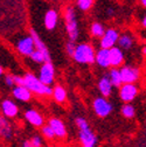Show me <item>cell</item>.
<instances>
[{
    "instance_id": "4dcf8cb0",
    "label": "cell",
    "mask_w": 146,
    "mask_h": 147,
    "mask_svg": "<svg viewBox=\"0 0 146 147\" xmlns=\"http://www.w3.org/2000/svg\"><path fill=\"white\" fill-rule=\"evenodd\" d=\"M5 84L8 86V88H13L15 86V78H14V75H11V74H6L5 75Z\"/></svg>"
},
{
    "instance_id": "8992f818",
    "label": "cell",
    "mask_w": 146,
    "mask_h": 147,
    "mask_svg": "<svg viewBox=\"0 0 146 147\" xmlns=\"http://www.w3.org/2000/svg\"><path fill=\"white\" fill-rule=\"evenodd\" d=\"M35 49H36L35 41H34V38H33L30 34L24 36L22 39H20L19 41L16 42V50L19 51L22 55V56L29 57L30 55L34 53Z\"/></svg>"
},
{
    "instance_id": "d6a6232c",
    "label": "cell",
    "mask_w": 146,
    "mask_h": 147,
    "mask_svg": "<svg viewBox=\"0 0 146 147\" xmlns=\"http://www.w3.org/2000/svg\"><path fill=\"white\" fill-rule=\"evenodd\" d=\"M141 24H143V27H144V28H146V14H145V16H144V19H143Z\"/></svg>"
},
{
    "instance_id": "9a60e30c",
    "label": "cell",
    "mask_w": 146,
    "mask_h": 147,
    "mask_svg": "<svg viewBox=\"0 0 146 147\" xmlns=\"http://www.w3.org/2000/svg\"><path fill=\"white\" fill-rule=\"evenodd\" d=\"M59 22V13L55 9H48L43 16V25L48 30H54Z\"/></svg>"
},
{
    "instance_id": "30bf717a",
    "label": "cell",
    "mask_w": 146,
    "mask_h": 147,
    "mask_svg": "<svg viewBox=\"0 0 146 147\" xmlns=\"http://www.w3.org/2000/svg\"><path fill=\"white\" fill-rule=\"evenodd\" d=\"M78 140L84 147H95L98 144V139L90 127L78 130Z\"/></svg>"
},
{
    "instance_id": "7a4b0ae2",
    "label": "cell",
    "mask_w": 146,
    "mask_h": 147,
    "mask_svg": "<svg viewBox=\"0 0 146 147\" xmlns=\"http://www.w3.org/2000/svg\"><path fill=\"white\" fill-rule=\"evenodd\" d=\"M72 59L80 64H93L96 62V51L89 43H78Z\"/></svg>"
},
{
    "instance_id": "44dd1931",
    "label": "cell",
    "mask_w": 146,
    "mask_h": 147,
    "mask_svg": "<svg viewBox=\"0 0 146 147\" xmlns=\"http://www.w3.org/2000/svg\"><path fill=\"white\" fill-rule=\"evenodd\" d=\"M29 59L34 62V63H38V64H43L45 62H49L51 61V57L49 54H46L39 49H35L34 53L29 56Z\"/></svg>"
},
{
    "instance_id": "603a6c76",
    "label": "cell",
    "mask_w": 146,
    "mask_h": 147,
    "mask_svg": "<svg viewBox=\"0 0 146 147\" xmlns=\"http://www.w3.org/2000/svg\"><path fill=\"white\" fill-rule=\"evenodd\" d=\"M53 97L57 103H64L67 99V91L63 86L56 85L53 89Z\"/></svg>"
},
{
    "instance_id": "7c38bea8",
    "label": "cell",
    "mask_w": 146,
    "mask_h": 147,
    "mask_svg": "<svg viewBox=\"0 0 146 147\" xmlns=\"http://www.w3.org/2000/svg\"><path fill=\"white\" fill-rule=\"evenodd\" d=\"M96 63L101 68H110L111 67V60H110V49L107 48H101L96 51Z\"/></svg>"
},
{
    "instance_id": "ba28073f",
    "label": "cell",
    "mask_w": 146,
    "mask_h": 147,
    "mask_svg": "<svg viewBox=\"0 0 146 147\" xmlns=\"http://www.w3.org/2000/svg\"><path fill=\"white\" fill-rule=\"evenodd\" d=\"M119 32L115 28H107L104 33V35L101 38L99 41V46L101 48H107L110 49L112 47H115L118 43V39H119Z\"/></svg>"
},
{
    "instance_id": "5bb4252c",
    "label": "cell",
    "mask_w": 146,
    "mask_h": 147,
    "mask_svg": "<svg viewBox=\"0 0 146 147\" xmlns=\"http://www.w3.org/2000/svg\"><path fill=\"white\" fill-rule=\"evenodd\" d=\"M25 119L27 120V123H29L32 126L34 127H42L43 124H45V120H43V117L36 111V110H27L24 115Z\"/></svg>"
},
{
    "instance_id": "f1b7e54d",
    "label": "cell",
    "mask_w": 146,
    "mask_h": 147,
    "mask_svg": "<svg viewBox=\"0 0 146 147\" xmlns=\"http://www.w3.org/2000/svg\"><path fill=\"white\" fill-rule=\"evenodd\" d=\"M75 123H76V125H77V127H78V130H84V128L90 127L89 123H88L87 119H84L83 117H77L76 120H75Z\"/></svg>"
},
{
    "instance_id": "8fae6325",
    "label": "cell",
    "mask_w": 146,
    "mask_h": 147,
    "mask_svg": "<svg viewBox=\"0 0 146 147\" xmlns=\"http://www.w3.org/2000/svg\"><path fill=\"white\" fill-rule=\"evenodd\" d=\"M12 95L15 99L21 100V102H28L32 98L33 92L25 85H19L16 84L15 86L12 88Z\"/></svg>"
},
{
    "instance_id": "d6986e66",
    "label": "cell",
    "mask_w": 146,
    "mask_h": 147,
    "mask_svg": "<svg viewBox=\"0 0 146 147\" xmlns=\"http://www.w3.org/2000/svg\"><path fill=\"white\" fill-rule=\"evenodd\" d=\"M6 118H5L4 115L1 116V118H0V130H1V136L6 140H11L12 137H13V130H12L11 124L6 120Z\"/></svg>"
},
{
    "instance_id": "ffe728a7",
    "label": "cell",
    "mask_w": 146,
    "mask_h": 147,
    "mask_svg": "<svg viewBox=\"0 0 146 147\" xmlns=\"http://www.w3.org/2000/svg\"><path fill=\"white\" fill-rule=\"evenodd\" d=\"M107 76L110 78V81L112 82L115 88H118L123 84V80H122V74H120V69H118V67H112L110 69V71L107 72Z\"/></svg>"
},
{
    "instance_id": "4fadbf2b",
    "label": "cell",
    "mask_w": 146,
    "mask_h": 147,
    "mask_svg": "<svg viewBox=\"0 0 146 147\" xmlns=\"http://www.w3.org/2000/svg\"><path fill=\"white\" fill-rule=\"evenodd\" d=\"M1 112L7 118H15L19 113V107L11 99H4L1 103Z\"/></svg>"
},
{
    "instance_id": "6da1fadb",
    "label": "cell",
    "mask_w": 146,
    "mask_h": 147,
    "mask_svg": "<svg viewBox=\"0 0 146 147\" xmlns=\"http://www.w3.org/2000/svg\"><path fill=\"white\" fill-rule=\"evenodd\" d=\"M33 94L39 96H53V89L50 85L45 84L39 76H35L32 72H26L24 75V84Z\"/></svg>"
},
{
    "instance_id": "4316f807",
    "label": "cell",
    "mask_w": 146,
    "mask_h": 147,
    "mask_svg": "<svg viewBox=\"0 0 146 147\" xmlns=\"http://www.w3.org/2000/svg\"><path fill=\"white\" fill-rule=\"evenodd\" d=\"M94 5V0H77V6L81 11L87 12Z\"/></svg>"
},
{
    "instance_id": "2e32d148",
    "label": "cell",
    "mask_w": 146,
    "mask_h": 147,
    "mask_svg": "<svg viewBox=\"0 0 146 147\" xmlns=\"http://www.w3.org/2000/svg\"><path fill=\"white\" fill-rule=\"evenodd\" d=\"M48 124L53 127L54 132H55V134H56V138L64 139L67 137V128H66L64 123L61 119H59V118H50Z\"/></svg>"
},
{
    "instance_id": "5b68a950",
    "label": "cell",
    "mask_w": 146,
    "mask_h": 147,
    "mask_svg": "<svg viewBox=\"0 0 146 147\" xmlns=\"http://www.w3.org/2000/svg\"><path fill=\"white\" fill-rule=\"evenodd\" d=\"M118 94H119V98L124 103H131L139 94V89L135 83H123L119 86Z\"/></svg>"
},
{
    "instance_id": "d4e9b609",
    "label": "cell",
    "mask_w": 146,
    "mask_h": 147,
    "mask_svg": "<svg viewBox=\"0 0 146 147\" xmlns=\"http://www.w3.org/2000/svg\"><path fill=\"white\" fill-rule=\"evenodd\" d=\"M122 115L127 118V119H130V118H133L135 115H136V110L133 107V105H131L130 103H126L123 105L122 107Z\"/></svg>"
},
{
    "instance_id": "9c48e42d",
    "label": "cell",
    "mask_w": 146,
    "mask_h": 147,
    "mask_svg": "<svg viewBox=\"0 0 146 147\" xmlns=\"http://www.w3.org/2000/svg\"><path fill=\"white\" fill-rule=\"evenodd\" d=\"M120 69L123 83H137L140 78V69L131 65H124Z\"/></svg>"
},
{
    "instance_id": "f546056e",
    "label": "cell",
    "mask_w": 146,
    "mask_h": 147,
    "mask_svg": "<svg viewBox=\"0 0 146 147\" xmlns=\"http://www.w3.org/2000/svg\"><path fill=\"white\" fill-rule=\"evenodd\" d=\"M30 144H32V147H41L43 145L42 142V138L38 134H35L30 138Z\"/></svg>"
},
{
    "instance_id": "3957f363",
    "label": "cell",
    "mask_w": 146,
    "mask_h": 147,
    "mask_svg": "<svg viewBox=\"0 0 146 147\" xmlns=\"http://www.w3.org/2000/svg\"><path fill=\"white\" fill-rule=\"evenodd\" d=\"M64 21H66V29L69 36V40L76 41L78 39L80 30H78V22L75 8L72 6H68L64 11Z\"/></svg>"
},
{
    "instance_id": "52a82bcc",
    "label": "cell",
    "mask_w": 146,
    "mask_h": 147,
    "mask_svg": "<svg viewBox=\"0 0 146 147\" xmlns=\"http://www.w3.org/2000/svg\"><path fill=\"white\" fill-rule=\"evenodd\" d=\"M39 78L47 85H51L55 81V68L51 61L41 64L39 70Z\"/></svg>"
},
{
    "instance_id": "1f68e13d",
    "label": "cell",
    "mask_w": 146,
    "mask_h": 147,
    "mask_svg": "<svg viewBox=\"0 0 146 147\" xmlns=\"http://www.w3.org/2000/svg\"><path fill=\"white\" fill-rule=\"evenodd\" d=\"M22 146H25V147H32V144H30V139H28V140H25V141L22 142Z\"/></svg>"
},
{
    "instance_id": "836d02e7",
    "label": "cell",
    "mask_w": 146,
    "mask_h": 147,
    "mask_svg": "<svg viewBox=\"0 0 146 147\" xmlns=\"http://www.w3.org/2000/svg\"><path fill=\"white\" fill-rule=\"evenodd\" d=\"M107 14H109V15H114V9H112V8H109V9H107Z\"/></svg>"
},
{
    "instance_id": "7402d4cb",
    "label": "cell",
    "mask_w": 146,
    "mask_h": 147,
    "mask_svg": "<svg viewBox=\"0 0 146 147\" xmlns=\"http://www.w3.org/2000/svg\"><path fill=\"white\" fill-rule=\"evenodd\" d=\"M118 46L123 50H130L133 47V38L129 33L120 34L118 39Z\"/></svg>"
},
{
    "instance_id": "cb8c5ba5",
    "label": "cell",
    "mask_w": 146,
    "mask_h": 147,
    "mask_svg": "<svg viewBox=\"0 0 146 147\" xmlns=\"http://www.w3.org/2000/svg\"><path fill=\"white\" fill-rule=\"evenodd\" d=\"M105 30L106 29L104 28V26L99 22H94L90 26V33L93 36H95V38H102L105 33Z\"/></svg>"
},
{
    "instance_id": "83f0119b",
    "label": "cell",
    "mask_w": 146,
    "mask_h": 147,
    "mask_svg": "<svg viewBox=\"0 0 146 147\" xmlns=\"http://www.w3.org/2000/svg\"><path fill=\"white\" fill-rule=\"evenodd\" d=\"M76 43H75V41H72V40H69L68 42H67V45H66V51H67V54L69 55L70 57H72L74 56V54H75V50H76Z\"/></svg>"
},
{
    "instance_id": "ac0fdd59",
    "label": "cell",
    "mask_w": 146,
    "mask_h": 147,
    "mask_svg": "<svg viewBox=\"0 0 146 147\" xmlns=\"http://www.w3.org/2000/svg\"><path fill=\"white\" fill-rule=\"evenodd\" d=\"M110 60H111V67L123 65L125 57H124V51L119 46L110 48Z\"/></svg>"
},
{
    "instance_id": "d590c367",
    "label": "cell",
    "mask_w": 146,
    "mask_h": 147,
    "mask_svg": "<svg viewBox=\"0 0 146 147\" xmlns=\"http://www.w3.org/2000/svg\"><path fill=\"white\" fill-rule=\"evenodd\" d=\"M143 54L146 56V46H144V47H143Z\"/></svg>"
},
{
    "instance_id": "e575fe53",
    "label": "cell",
    "mask_w": 146,
    "mask_h": 147,
    "mask_svg": "<svg viewBox=\"0 0 146 147\" xmlns=\"http://www.w3.org/2000/svg\"><path fill=\"white\" fill-rule=\"evenodd\" d=\"M140 4H141L144 7H146V0H140Z\"/></svg>"
},
{
    "instance_id": "8d00e7d4",
    "label": "cell",
    "mask_w": 146,
    "mask_h": 147,
    "mask_svg": "<svg viewBox=\"0 0 146 147\" xmlns=\"http://www.w3.org/2000/svg\"><path fill=\"white\" fill-rule=\"evenodd\" d=\"M0 74H1V75H4V67L0 68Z\"/></svg>"
},
{
    "instance_id": "e0dca14e",
    "label": "cell",
    "mask_w": 146,
    "mask_h": 147,
    "mask_svg": "<svg viewBox=\"0 0 146 147\" xmlns=\"http://www.w3.org/2000/svg\"><path fill=\"white\" fill-rule=\"evenodd\" d=\"M114 84L112 82L110 81V78H109L107 75L103 76L99 81H98V90L102 96L104 97H110L111 94H112V89H114Z\"/></svg>"
},
{
    "instance_id": "484cf974",
    "label": "cell",
    "mask_w": 146,
    "mask_h": 147,
    "mask_svg": "<svg viewBox=\"0 0 146 147\" xmlns=\"http://www.w3.org/2000/svg\"><path fill=\"white\" fill-rule=\"evenodd\" d=\"M41 133H42V136H43L46 139H48V140H53L54 138H56L55 132H54L53 127H51L49 124H48V125H43V126L41 127Z\"/></svg>"
},
{
    "instance_id": "277c9868",
    "label": "cell",
    "mask_w": 146,
    "mask_h": 147,
    "mask_svg": "<svg viewBox=\"0 0 146 147\" xmlns=\"http://www.w3.org/2000/svg\"><path fill=\"white\" fill-rule=\"evenodd\" d=\"M93 107L95 113L101 118H105L112 112V104L104 96L95 98L93 102Z\"/></svg>"
}]
</instances>
